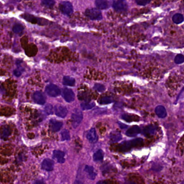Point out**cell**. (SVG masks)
Instances as JSON below:
<instances>
[{
    "mask_svg": "<svg viewBox=\"0 0 184 184\" xmlns=\"http://www.w3.org/2000/svg\"><path fill=\"white\" fill-rule=\"evenodd\" d=\"M143 141V139L138 138L128 142H124L119 145L118 150L122 152L127 151L132 148L137 147L142 145Z\"/></svg>",
    "mask_w": 184,
    "mask_h": 184,
    "instance_id": "cell-1",
    "label": "cell"
},
{
    "mask_svg": "<svg viewBox=\"0 0 184 184\" xmlns=\"http://www.w3.org/2000/svg\"><path fill=\"white\" fill-rule=\"evenodd\" d=\"M85 15L92 20H101L102 19V15L100 10L96 8L87 9L84 13Z\"/></svg>",
    "mask_w": 184,
    "mask_h": 184,
    "instance_id": "cell-2",
    "label": "cell"
},
{
    "mask_svg": "<svg viewBox=\"0 0 184 184\" xmlns=\"http://www.w3.org/2000/svg\"><path fill=\"white\" fill-rule=\"evenodd\" d=\"M59 8L61 13L65 15H71L73 11L72 4L69 1L61 2L59 3Z\"/></svg>",
    "mask_w": 184,
    "mask_h": 184,
    "instance_id": "cell-3",
    "label": "cell"
},
{
    "mask_svg": "<svg viewBox=\"0 0 184 184\" xmlns=\"http://www.w3.org/2000/svg\"><path fill=\"white\" fill-rule=\"evenodd\" d=\"M72 123L74 128L78 127L83 119V114L79 109H75L72 114Z\"/></svg>",
    "mask_w": 184,
    "mask_h": 184,
    "instance_id": "cell-4",
    "label": "cell"
},
{
    "mask_svg": "<svg viewBox=\"0 0 184 184\" xmlns=\"http://www.w3.org/2000/svg\"><path fill=\"white\" fill-rule=\"evenodd\" d=\"M45 92L49 96L52 97H57L61 93V90L59 87L53 84H50L46 86Z\"/></svg>",
    "mask_w": 184,
    "mask_h": 184,
    "instance_id": "cell-5",
    "label": "cell"
},
{
    "mask_svg": "<svg viewBox=\"0 0 184 184\" xmlns=\"http://www.w3.org/2000/svg\"><path fill=\"white\" fill-rule=\"evenodd\" d=\"M62 94L65 101L68 103H71L74 101L75 99V94L71 89L65 88L62 90Z\"/></svg>",
    "mask_w": 184,
    "mask_h": 184,
    "instance_id": "cell-6",
    "label": "cell"
},
{
    "mask_svg": "<svg viewBox=\"0 0 184 184\" xmlns=\"http://www.w3.org/2000/svg\"><path fill=\"white\" fill-rule=\"evenodd\" d=\"M112 7L115 11L122 12L127 10L128 5L124 1H114L112 3Z\"/></svg>",
    "mask_w": 184,
    "mask_h": 184,
    "instance_id": "cell-7",
    "label": "cell"
},
{
    "mask_svg": "<svg viewBox=\"0 0 184 184\" xmlns=\"http://www.w3.org/2000/svg\"><path fill=\"white\" fill-rule=\"evenodd\" d=\"M54 111L56 116L60 118H65L68 112L66 108L60 104H57L55 105Z\"/></svg>",
    "mask_w": 184,
    "mask_h": 184,
    "instance_id": "cell-8",
    "label": "cell"
},
{
    "mask_svg": "<svg viewBox=\"0 0 184 184\" xmlns=\"http://www.w3.org/2000/svg\"><path fill=\"white\" fill-rule=\"evenodd\" d=\"M34 101L39 105H44L45 103V97L43 93L40 91H36L33 95Z\"/></svg>",
    "mask_w": 184,
    "mask_h": 184,
    "instance_id": "cell-9",
    "label": "cell"
},
{
    "mask_svg": "<svg viewBox=\"0 0 184 184\" xmlns=\"http://www.w3.org/2000/svg\"><path fill=\"white\" fill-rule=\"evenodd\" d=\"M41 168L46 171H51L54 170V162L50 159H45L41 163Z\"/></svg>",
    "mask_w": 184,
    "mask_h": 184,
    "instance_id": "cell-10",
    "label": "cell"
},
{
    "mask_svg": "<svg viewBox=\"0 0 184 184\" xmlns=\"http://www.w3.org/2000/svg\"><path fill=\"white\" fill-rule=\"evenodd\" d=\"M63 126V123L55 119H51L50 121V127L53 132H58Z\"/></svg>",
    "mask_w": 184,
    "mask_h": 184,
    "instance_id": "cell-11",
    "label": "cell"
},
{
    "mask_svg": "<svg viewBox=\"0 0 184 184\" xmlns=\"http://www.w3.org/2000/svg\"><path fill=\"white\" fill-rule=\"evenodd\" d=\"M87 138L90 143H96L98 139L97 132L94 128L90 129L87 134Z\"/></svg>",
    "mask_w": 184,
    "mask_h": 184,
    "instance_id": "cell-12",
    "label": "cell"
},
{
    "mask_svg": "<svg viewBox=\"0 0 184 184\" xmlns=\"http://www.w3.org/2000/svg\"><path fill=\"white\" fill-rule=\"evenodd\" d=\"M65 153L60 150H54L53 152V158L59 163H64L65 161Z\"/></svg>",
    "mask_w": 184,
    "mask_h": 184,
    "instance_id": "cell-13",
    "label": "cell"
},
{
    "mask_svg": "<svg viewBox=\"0 0 184 184\" xmlns=\"http://www.w3.org/2000/svg\"><path fill=\"white\" fill-rule=\"evenodd\" d=\"M84 171L87 174V177L90 180H94L97 176V173L95 172L94 167L92 166L86 165L84 167Z\"/></svg>",
    "mask_w": 184,
    "mask_h": 184,
    "instance_id": "cell-14",
    "label": "cell"
},
{
    "mask_svg": "<svg viewBox=\"0 0 184 184\" xmlns=\"http://www.w3.org/2000/svg\"><path fill=\"white\" fill-rule=\"evenodd\" d=\"M141 132V129L138 126H133L129 128L126 132V135L128 137H134Z\"/></svg>",
    "mask_w": 184,
    "mask_h": 184,
    "instance_id": "cell-15",
    "label": "cell"
},
{
    "mask_svg": "<svg viewBox=\"0 0 184 184\" xmlns=\"http://www.w3.org/2000/svg\"><path fill=\"white\" fill-rule=\"evenodd\" d=\"M23 18H24L26 21H28V22H31L32 23L42 24V23H41V19L37 18L36 17L31 15L26 14H24V15H23Z\"/></svg>",
    "mask_w": 184,
    "mask_h": 184,
    "instance_id": "cell-16",
    "label": "cell"
},
{
    "mask_svg": "<svg viewBox=\"0 0 184 184\" xmlns=\"http://www.w3.org/2000/svg\"><path fill=\"white\" fill-rule=\"evenodd\" d=\"M109 138L112 143H115L121 140L122 136L120 133L118 131H112L110 133Z\"/></svg>",
    "mask_w": 184,
    "mask_h": 184,
    "instance_id": "cell-17",
    "label": "cell"
},
{
    "mask_svg": "<svg viewBox=\"0 0 184 184\" xmlns=\"http://www.w3.org/2000/svg\"><path fill=\"white\" fill-rule=\"evenodd\" d=\"M63 84L64 86H74L75 84V80L74 78L72 77L71 76H64L63 79Z\"/></svg>",
    "mask_w": 184,
    "mask_h": 184,
    "instance_id": "cell-18",
    "label": "cell"
},
{
    "mask_svg": "<svg viewBox=\"0 0 184 184\" xmlns=\"http://www.w3.org/2000/svg\"><path fill=\"white\" fill-rule=\"evenodd\" d=\"M95 5L99 9L103 10L108 8V2L105 0H97L95 1Z\"/></svg>",
    "mask_w": 184,
    "mask_h": 184,
    "instance_id": "cell-19",
    "label": "cell"
},
{
    "mask_svg": "<svg viewBox=\"0 0 184 184\" xmlns=\"http://www.w3.org/2000/svg\"><path fill=\"white\" fill-rule=\"evenodd\" d=\"M155 131H156V129L155 127L152 126V125H150L148 126H146V127L143 130V133L146 136H152L155 134Z\"/></svg>",
    "mask_w": 184,
    "mask_h": 184,
    "instance_id": "cell-20",
    "label": "cell"
},
{
    "mask_svg": "<svg viewBox=\"0 0 184 184\" xmlns=\"http://www.w3.org/2000/svg\"><path fill=\"white\" fill-rule=\"evenodd\" d=\"M103 158V152L101 150L97 151L93 155V159L95 161H102Z\"/></svg>",
    "mask_w": 184,
    "mask_h": 184,
    "instance_id": "cell-21",
    "label": "cell"
},
{
    "mask_svg": "<svg viewBox=\"0 0 184 184\" xmlns=\"http://www.w3.org/2000/svg\"><path fill=\"white\" fill-rule=\"evenodd\" d=\"M41 4L47 8H51L55 5V1L53 0H44L41 1Z\"/></svg>",
    "mask_w": 184,
    "mask_h": 184,
    "instance_id": "cell-22",
    "label": "cell"
},
{
    "mask_svg": "<svg viewBox=\"0 0 184 184\" xmlns=\"http://www.w3.org/2000/svg\"><path fill=\"white\" fill-rule=\"evenodd\" d=\"M136 116L133 114H124L122 116V118L127 122H133V120H136Z\"/></svg>",
    "mask_w": 184,
    "mask_h": 184,
    "instance_id": "cell-23",
    "label": "cell"
},
{
    "mask_svg": "<svg viewBox=\"0 0 184 184\" xmlns=\"http://www.w3.org/2000/svg\"><path fill=\"white\" fill-rule=\"evenodd\" d=\"M61 140L63 141L65 140H69L70 139V135L69 132L67 130H63L61 132Z\"/></svg>",
    "mask_w": 184,
    "mask_h": 184,
    "instance_id": "cell-24",
    "label": "cell"
},
{
    "mask_svg": "<svg viewBox=\"0 0 184 184\" xmlns=\"http://www.w3.org/2000/svg\"><path fill=\"white\" fill-rule=\"evenodd\" d=\"M94 103H84L81 104V107L83 110H87L92 109L93 107H94Z\"/></svg>",
    "mask_w": 184,
    "mask_h": 184,
    "instance_id": "cell-25",
    "label": "cell"
},
{
    "mask_svg": "<svg viewBox=\"0 0 184 184\" xmlns=\"http://www.w3.org/2000/svg\"><path fill=\"white\" fill-rule=\"evenodd\" d=\"M23 29H24V27L22 25H21L20 24H17L13 27V30L15 33L19 34L23 31Z\"/></svg>",
    "mask_w": 184,
    "mask_h": 184,
    "instance_id": "cell-26",
    "label": "cell"
},
{
    "mask_svg": "<svg viewBox=\"0 0 184 184\" xmlns=\"http://www.w3.org/2000/svg\"><path fill=\"white\" fill-rule=\"evenodd\" d=\"M112 102V99L109 97H104L100 99V104H108Z\"/></svg>",
    "mask_w": 184,
    "mask_h": 184,
    "instance_id": "cell-27",
    "label": "cell"
},
{
    "mask_svg": "<svg viewBox=\"0 0 184 184\" xmlns=\"http://www.w3.org/2000/svg\"><path fill=\"white\" fill-rule=\"evenodd\" d=\"M94 89L95 90L99 91V92H102L105 91L106 88H105V86H103L101 84H95L94 86Z\"/></svg>",
    "mask_w": 184,
    "mask_h": 184,
    "instance_id": "cell-28",
    "label": "cell"
},
{
    "mask_svg": "<svg viewBox=\"0 0 184 184\" xmlns=\"http://www.w3.org/2000/svg\"><path fill=\"white\" fill-rule=\"evenodd\" d=\"M45 111L46 112L47 114H53V113H54L53 106H52V105H51V104L46 105L45 108Z\"/></svg>",
    "mask_w": 184,
    "mask_h": 184,
    "instance_id": "cell-29",
    "label": "cell"
},
{
    "mask_svg": "<svg viewBox=\"0 0 184 184\" xmlns=\"http://www.w3.org/2000/svg\"><path fill=\"white\" fill-rule=\"evenodd\" d=\"M10 131L8 127H5L2 131V137L4 138L8 137L10 135Z\"/></svg>",
    "mask_w": 184,
    "mask_h": 184,
    "instance_id": "cell-30",
    "label": "cell"
},
{
    "mask_svg": "<svg viewBox=\"0 0 184 184\" xmlns=\"http://www.w3.org/2000/svg\"><path fill=\"white\" fill-rule=\"evenodd\" d=\"M78 98L80 99V100H82V101H86V103H88V101H90V98H88V96H87V95H85L84 93H82V94H79L78 95Z\"/></svg>",
    "mask_w": 184,
    "mask_h": 184,
    "instance_id": "cell-31",
    "label": "cell"
},
{
    "mask_svg": "<svg viewBox=\"0 0 184 184\" xmlns=\"http://www.w3.org/2000/svg\"><path fill=\"white\" fill-rule=\"evenodd\" d=\"M97 184H115L114 182L109 180H101L97 182Z\"/></svg>",
    "mask_w": 184,
    "mask_h": 184,
    "instance_id": "cell-32",
    "label": "cell"
},
{
    "mask_svg": "<svg viewBox=\"0 0 184 184\" xmlns=\"http://www.w3.org/2000/svg\"><path fill=\"white\" fill-rule=\"evenodd\" d=\"M136 2L139 5H145L148 2V1H136Z\"/></svg>",
    "mask_w": 184,
    "mask_h": 184,
    "instance_id": "cell-33",
    "label": "cell"
},
{
    "mask_svg": "<svg viewBox=\"0 0 184 184\" xmlns=\"http://www.w3.org/2000/svg\"><path fill=\"white\" fill-rule=\"evenodd\" d=\"M14 75H15L16 76H17V77H19V76H20L21 75V72L18 70H15V71H14Z\"/></svg>",
    "mask_w": 184,
    "mask_h": 184,
    "instance_id": "cell-34",
    "label": "cell"
},
{
    "mask_svg": "<svg viewBox=\"0 0 184 184\" xmlns=\"http://www.w3.org/2000/svg\"><path fill=\"white\" fill-rule=\"evenodd\" d=\"M118 124H119V126H120V127L121 129H125V128L127 127V125H126L124 124H123V123H121V122H118Z\"/></svg>",
    "mask_w": 184,
    "mask_h": 184,
    "instance_id": "cell-35",
    "label": "cell"
},
{
    "mask_svg": "<svg viewBox=\"0 0 184 184\" xmlns=\"http://www.w3.org/2000/svg\"><path fill=\"white\" fill-rule=\"evenodd\" d=\"M34 184H45V182L41 180H36V182H35Z\"/></svg>",
    "mask_w": 184,
    "mask_h": 184,
    "instance_id": "cell-36",
    "label": "cell"
},
{
    "mask_svg": "<svg viewBox=\"0 0 184 184\" xmlns=\"http://www.w3.org/2000/svg\"><path fill=\"white\" fill-rule=\"evenodd\" d=\"M74 184H84V183L80 180H76L74 182Z\"/></svg>",
    "mask_w": 184,
    "mask_h": 184,
    "instance_id": "cell-37",
    "label": "cell"
},
{
    "mask_svg": "<svg viewBox=\"0 0 184 184\" xmlns=\"http://www.w3.org/2000/svg\"><path fill=\"white\" fill-rule=\"evenodd\" d=\"M124 184H136L135 183H134V182H125Z\"/></svg>",
    "mask_w": 184,
    "mask_h": 184,
    "instance_id": "cell-38",
    "label": "cell"
},
{
    "mask_svg": "<svg viewBox=\"0 0 184 184\" xmlns=\"http://www.w3.org/2000/svg\"><path fill=\"white\" fill-rule=\"evenodd\" d=\"M2 92L3 93V89L1 87H0V93H1Z\"/></svg>",
    "mask_w": 184,
    "mask_h": 184,
    "instance_id": "cell-39",
    "label": "cell"
},
{
    "mask_svg": "<svg viewBox=\"0 0 184 184\" xmlns=\"http://www.w3.org/2000/svg\"><path fill=\"white\" fill-rule=\"evenodd\" d=\"M182 184H184V181H183V182H182Z\"/></svg>",
    "mask_w": 184,
    "mask_h": 184,
    "instance_id": "cell-40",
    "label": "cell"
}]
</instances>
